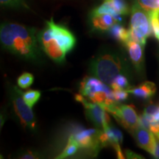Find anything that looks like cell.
Segmentation results:
<instances>
[{
    "label": "cell",
    "instance_id": "obj_1",
    "mask_svg": "<svg viewBox=\"0 0 159 159\" xmlns=\"http://www.w3.org/2000/svg\"><path fill=\"white\" fill-rule=\"evenodd\" d=\"M35 27L13 22H4L0 27L2 47L21 59L40 63L42 62V50Z\"/></svg>",
    "mask_w": 159,
    "mask_h": 159
},
{
    "label": "cell",
    "instance_id": "obj_2",
    "mask_svg": "<svg viewBox=\"0 0 159 159\" xmlns=\"http://www.w3.org/2000/svg\"><path fill=\"white\" fill-rule=\"evenodd\" d=\"M37 36L43 52L57 63H64L66 55L76 44L74 34L66 27L55 23L53 18L46 21L45 27L38 32Z\"/></svg>",
    "mask_w": 159,
    "mask_h": 159
},
{
    "label": "cell",
    "instance_id": "obj_3",
    "mask_svg": "<svg viewBox=\"0 0 159 159\" xmlns=\"http://www.w3.org/2000/svg\"><path fill=\"white\" fill-rule=\"evenodd\" d=\"M89 71L106 83L112 84L118 75H125L130 77V68L128 61L119 51L112 48H103L91 60Z\"/></svg>",
    "mask_w": 159,
    "mask_h": 159
},
{
    "label": "cell",
    "instance_id": "obj_4",
    "mask_svg": "<svg viewBox=\"0 0 159 159\" xmlns=\"http://www.w3.org/2000/svg\"><path fill=\"white\" fill-rule=\"evenodd\" d=\"M80 94L91 102L100 105L105 111L118 105L111 86L94 76H86L81 81Z\"/></svg>",
    "mask_w": 159,
    "mask_h": 159
},
{
    "label": "cell",
    "instance_id": "obj_5",
    "mask_svg": "<svg viewBox=\"0 0 159 159\" xmlns=\"http://www.w3.org/2000/svg\"><path fill=\"white\" fill-rule=\"evenodd\" d=\"M130 13V39L145 46L147 39L152 33L150 13L135 1L131 7Z\"/></svg>",
    "mask_w": 159,
    "mask_h": 159
},
{
    "label": "cell",
    "instance_id": "obj_6",
    "mask_svg": "<svg viewBox=\"0 0 159 159\" xmlns=\"http://www.w3.org/2000/svg\"><path fill=\"white\" fill-rule=\"evenodd\" d=\"M9 94L16 114L24 127L34 131L36 128V120L32 108L26 103L22 91L15 85L9 86Z\"/></svg>",
    "mask_w": 159,
    "mask_h": 159
},
{
    "label": "cell",
    "instance_id": "obj_7",
    "mask_svg": "<svg viewBox=\"0 0 159 159\" xmlns=\"http://www.w3.org/2000/svg\"><path fill=\"white\" fill-rule=\"evenodd\" d=\"M75 99L83 105L85 116L97 128L104 130L110 125V118L108 111L100 105L89 101L81 94L75 95Z\"/></svg>",
    "mask_w": 159,
    "mask_h": 159
},
{
    "label": "cell",
    "instance_id": "obj_8",
    "mask_svg": "<svg viewBox=\"0 0 159 159\" xmlns=\"http://www.w3.org/2000/svg\"><path fill=\"white\" fill-rule=\"evenodd\" d=\"M102 129H83L77 128L71 135L78 142L80 148L91 151L97 155L101 150L103 145L99 139Z\"/></svg>",
    "mask_w": 159,
    "mask_h": 159
},
{
    "label": "cell",
    "instance_id": "obj_9",
    "mask_svg": "<svg viewBox=\"0 0 159 159\" xmlns=\"http://www.w3.org/2000/svg\"><path fill=\"white\" fill-rule=\"evenodd\" d=\"M124 128L130 131L140 126L139 116L132 105H116L107 110Z\"/></svg>",
    "mask_w": 159,
    "mask_h": 159
},
{
    "label": "cell",
    "instance_id": "obj_10",
    "mask_svg": "<svg viewBox=\"0 0 159 159\" xmlns=\"http://www.w3.org/2000/svg\"><path fill=\"white\" fill-rule=\"evenodd\" d=\"M129 57L135 70L139 75H142L144 69V47L138 41L130 39L124 43Z\"/></svg>",
    "mask_w": 159,
    "mask_h": 159
},
{
    "label": "cell",
    "instance_id": "obj_11",
    "mask_svg": "<svg viewBox=\"0 0 159 159\" xmlns=\"http://www.w3.org/2000/svg\"><path fill=\"white\" fill-rule=\"evenodd\" d=\"M131 133L133 134L137 144L153 156L156 144V136L153 133L142 126H139L131 131Z\"/></svg>",
    "mask_w": 159,
    "mask_h": 159
},
{
    "label": "cell",
    "instance_id": "obj_12",
    "mask_svg": "<svg viewBox=\"0 0 159 159\" xmlns=\"http://www.w3.org/2000/svg\"><path fill=\"white\" fill-rule=\"evenodd\" d=\"M89 22L91 30L97 33H107L114 24L118 23L109 13H97L93 11L89 13Z\"/></svg>",
    "mask_w": 159,
    "mask_h": 159
},
{
    "label": "cell",
    "instance_id": "obj_13",
    "mask_svg": "<svg viewBox=\"0 0 159 159\" xmlns=\"http://www.w3.org/2000/svg\"><path fill=\"white\" fill-rule=\"evenodd\" d=\"M129 94L134 95V97L143 99H150L156 94V84L150 81H145L140 85L134 88L128 89Z\"/></svg>",
    "mask_w": 159,
    "mask_h": 159
},
{
    "label": "cell",
    "instance_id": "obj_14",
    "mask_svg": "<svg viewBox=\"0 0 159 159\" xmlns=\"http://www.w3.org/2000/svg\"><path fill=\"white\" fill-rule=\"evenodd\" d=\"M111 38L117 40L123 44L130 39V32L129 29H126L125 27L120 25V23L114 24L107 32Z\"/></svg>",
    "mask_w": 159,
    "mask_h": 159
},
{
    "label": "cell",
    "instance_id": "obj_15",
    "mask_svg": "<svg viewBox=\"0 0 159 159\" xmlns=\"http://www.w3.org/2000/svg\"><path fill=\"white\" fill-rule=\"evenodd\" d=\"M80 148V145L78 142H77L76 139H75L74 137H73L71 135L69 136L68 143L66 145L64 150H63L62 153L60 154L58 156L56 157V158L58 159H63L66 158L68 157L72 156L76 153V152L78 151Z\"/></svg>",
    "mask_w": 159,
    "mask_h": 159
},
{
    "label": "cell",
    "instance_id": "obj_16",
    "mask_svg": "<svg viewBox=\"0 0 159 159\" xmlns=\"http://www.w3.org/2000/svg\"><path fill=\"white\" fill-rule=\"evenodd\" d=\"M119 15L126 16L130 13V8L125 0H103Z\"/></svg>",
    "mask_w": 159,
    "mask_h": 159
},
{
    "label": "cell",
    "instance_id": "obj_17",
    "mask_svg": "<svg viewBox=\"0 0 159 159\" xmlns=\"http://www.w3.org/2000/svg\"><path fill=\"white\" fill-rule=\"evenodd\" d=\"M113 90H128L131 88L130 84V77L125 75H118L115 77L112 84L111 85Z\"/></svg>",
    "mask_w": 159,
    "mask_h": 159
},
{
    "label": "cell",
    "instance_id": "obj_18",
    "mask_svg": "<svg viewBox=\"0 0 159 159\" xmlns=\"http://www.w3.org/2000/svg\"><path fill=\"white\" fill-rule=\"evenodd\" d=\"M0 3L2 7L7 8L30 10L25 0H0Z\"/></svg>",
    "mask_w": 159,
    "mask_h": 159
},
{
    "label": "cell",
    "instance_id": "obj_19",
    "mask_svg": "<svg viewBox=\"0 0 159 159\" xmlns=\"http://www.w3.org/2000/svg\"><path fill=\"white\" fill-rule=\"evenodd\" d=\"M41 91L37 90H29L26 92H22L23 98L27 105L33 108L41 97Z\"/></svg>",
    "mask_w": 159,
    "mask_h": 159
},
{
    "label": "cell",
    "instance_id": "obj_20",
    "mask_svg": "<svg viewBox=\"0 0 159 159\" xmlns=\"http://www.w3.org/2000/svg\"><path fill=\"white\" fill-rule=\"evenodd\" d=\"M150 13L151 27L152 34L156 39L159 40V10L149 12Z\"/></svg>",
    "mask_w": 159,
    "mask_h": 159
},
{
    "label": "cell",
    "instance_id": "obj_21",
    "mask_svg": "<svg viewBox=\"0 0 159 159\" xmlns=\"http://www.w3.org/2000/svg\"><path fill=\"white\" fill-rule=\"evenodd\" d=\"M33 81H34L33 75L29 72H25L19 77L17 80V84L20 88L25 89L29 88L33 83Z\"/></svg>",
    "mask_w": 159,
    "mask_h": 159
},
{
    "label": "cell",
    "instance_id": "obj_22",
    "mask_svg": "<svg viewBox=\"0 0 159 159\" xmlns=\"http://www.w3.org/2000/svg\"><path fill=\"white\" fill-rule=\"evenodd\" d=\"M136 2L148 12L159 10V0H136Z\"/></svg>",
    "mask_w": 159,
    "mask_h": 159
},
{
    "label": "cell",
    "instance_id": "obj_23",
    "mask_svg": "<svg viewBox=\"0 0 159 159\" xmlns=\"http://www.w3.org/2000/svg\"><path fill=\"white\" fill-rule=\"evenodd\" d=\"M18 158L24 159H36L42 158V156L36 150H25L20 152L18 155Z\"/></svg>",
    "mask_w": 159,
    "mask_h": 159
},
{
    "label": "cell",
    "instance_id": "obj_24",
    "mask_svg": "<svg viewBox=\"0 0 159 159\" xmlns=\"http://www.w3.org/2000/svg\"><path fill=\"white\" fill-rule=\"evenodd\" d=\"M129 93L127 90H114V97L116 102L120 103L128 98Z\"/></svg>",
    "mask_w": 159,
    "mask_h": 159
},
{
    "label": "cell",
    "instance_id": "obj_25",
    "mask_svg": "<svg viewBox=\"0 0 159 159\" xmlns=\"http://www.w3.org/2000/svg\"><path fill=\"white\" fill-rule=\"evenodd\" d=\"M125 158H134V159H139V158H144V157H142L140 155L136 154V152H133L130 150H125Z\"/></svg>",
    "mask_w": 159,
    "mask_h": 159
},
{
    "label": "cell",
    "instance_id": "obj_26",
    "mask_svg": "<svg viewBox=\"0 0 159 159\" xmlns=\"http://www.w3.org/2000/svg\"><path fill=\"white\" fill-rule=\"evenodd\" d=\"M156 150H155L154 157L156 158H159V138L156 136Z\"/></svg>",
    "mask_w": 159,
    "mask_h": 159
}]
</instances>
